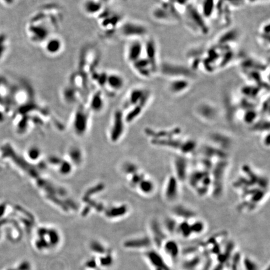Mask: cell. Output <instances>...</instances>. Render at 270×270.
Wrapping results in <instances>:
<instances>
[{"instance_id": "cell-1", "label": "cell", "mask_w": 270, "mask_h": 270, "mask_svg": "<svg viewBox=\"0 0 270 270\" xmlns=\"http://www.w3.org/2000/svg\"><path fill=\"white\" fill-rule=\"evenodd\" d=\"M150 140L153 145L176 151L180 155L187 157L195 152L198 148L197 142L193 139L183 140L180 137H174Z\"/></svg>"}, {"instance_id": "cell-2", "label": "cell", "mask_w": 270, "mask_h": 270, "mask_svg": "<svg viewBox=\"0 0 270 270\" xmlns=\"http://www.w3.org/2000/svg\"><path fill=\"white\" fill-rule=\"evenodd\" d=\"M101 60V53L94 45H87L81 49L79 55L78 71L89 77L98 68Z\"/></svg>"}, {"instance_id": "cell-3", "label": "cell", "mask_w": 270, "mask_h": 270, "mask_svg": "<svg viewBox=\"0 0 270 270\" xmlns=\"http://www.w3.org/2000/svg\"><path fill=\"white\" fill-rule=\"evenodd\" d=\"M229 159H220L215 162L210 171L211 188L210 193L214 198H221L224 189V180L229 167Z\"/></svg>"}, {"instance_id": "cell-4", "label": "cell", "mask_w": 270, "mask_h": 270, "mask_svg": "<svg viewBox=\"0 0 270 270\" xmlns=\"http://www.w3.org/2000/svg\"><path fill=\"white\" fill-rule=\"evenodd\" d=\"M149 33V30L145 25L133 20H123L116 30L114 36L117 35L124 40H142Z\"/></svg>"}, {"instance_id": "cell-5", "label": "cell", "mask_w": 270, "mask_h": 270, "mask_svg": "<svg viewBox=\"0 0 270 270\" xmlns=\"http://www.w3.org/2000/svg\"><path fill=\"white\" fill-rule=\"evenodd\" d=\"M183 16H184L187 27L194 33L205 35L209 33L206 19L201 14L200 10L192 4H188L186 6Z\"/></svg>"}, {"instance_id": "cell-6", "label": "cell", "mask_w": 270, "mask_h": 270, "mask_svg": "<svg viewBox=\"0 0 270 270\" xmlns=\"http://www.w3.org/2000/svg\"><path fill=\"white\" fill-rule=\"evenodd\" d=\"M159 73L168 79H189L195 78V71L190 66L172 62L165 61L159 63Z\"/></svg>"}, {"instance_id": "cell-7", "label": "cell", "mask_w": 270, "mask_h": 270, "mask_svg": "<svg viewBox=\"0 0 270 270\" xmlns=\"http://www.w3.org/2000/svg\"><path fill=\"white\" fill-rule=\"evenodd\" d=\"M98 23L102 30L103 36L106 38H111L114 36L116 30L123 21L122 17L116 13L105 9L97 17Z\"/></svg>"}, {"instance_id": "cell-8", "label": "cell", "mask_w": 270, "mask_h": 270, "mask_svg": "<svg viewBox=\"0 0 270 270\" xmlns=\"http://www.w3.org/2000/svg\"><path fill=\"white\" fill-rule=\"evenodd\" d=\"M152 92L146 88L142 87H135L128 92L126 101L125 107L129 109L134 106L143 104L148 105L152 99Z\"/></svg>"}, {"instance_id": "cell-9", "label": "cell", "mask_w": 270, "mask_h": 270, "mask_svg": "<svg viewBox=\"0 0 270 270\" xmlns=\"http://www.w3.org/2000/svg\"><path fill=\"white\" fill-rule=\"evenodd\" d=\"M130 66L135 74L142 79H150L159 73L157 69L143 57L131 64Z\"/></svg>"}, {"instance_id": "cell-10", "label": "cell", "mask_w": 270, "mask_h": 270, "mask_svg": "<svg viewBox=\"0 0 270 270\" xmlns=\"http://www.w3.org/2000/svg\"><path fill=\"white\" fill-rule=\"evenodd\" d=\"M41 46L42 47L43 51L47 55L55 57L60 55L64 51V43L60 36L52 34L47 38Z\"/></svg>"}, {"instance_id": "cell-11", "label": "cell", "mask_w": 270, "mask_h": 270, "mask_svg": "<svg viewBox=\"0 0 270 270\" xmlns=\"http://www.w3.org/2000/svg\"><path fill=\"white\" fill-rule=\"evenodd\" d=\"M174 175L180 183L187 181L190 170L189 160L187 156L183 155H177L174 158Z\"/></svg>"}, {"instance_id": "cell-12", "label": "cell", "mask_w": 270, "mask_h": 270, "mask_svg": "<svg viewBox=\"0 0 270 270\" xmlns=\"http://www.w3.org/2000/svg\"><path fill=\"white\" fill-rule=\"evenodd\" d=\"M144 42L142 40L129 41L125 50V59L129 64H133L143 56Z\"/></svg>"}, {"instance_id": "cell-13", "label": "cell", "mask_w": 270, "mask_h": 270, "mask_svg": "<svg viewBox=\"0 0 270 270\" xmlns=\"http://www.w3.org/2000/svg\"><path fill=\"white\" fill-rule=\"evenodd\" d=\"M180 181L172 175L166 180L165 189H164V197L166 202L174 204L180 196Z\"/></svg>"}, {"instance_id": "cell-14", "label": "cell", "mask_w": 270, "mask_h": 270, "mask_svg": "<svg viewBox=\"0 0 270 270\" xmlns=\"http://www.w3.org/2000/svg\"><path fill=\"white\" fill-rule=\"evenodd\" d=\"M144 256L154 270H171L165 256L153 248L146 250Z\"/></svg>"}, {"instance_id": "cell-15", "label": "cell", "mask_w": 270, "mask_h": 270, "mask_svg": "<svg viewBox=\"0 0 270 270\" xmlns=\"http://www.w3.org/2000/svg\"><path fill=\"white\" fill-rule=\"evenodd\" d=\"M196 115L202 120L211 122L218 118V109L215 105L209 102H201L195 108Z\"/></svg>"}, {"instance_id": "cell-16", "label": "cell", "mask_w": 270, "mask_h": 270, "mask_svg": "<svg viewBox=\"0 0 270 270\" xmlns=\"http://www.w3.org/2000/svg\"><path fill=\"white\" fill-rule=\"evenodd\" d=\"M126 85L124 76L116 72L108 73L104 90L110 94H115L122 91Z\"/></svg>"}, {"instance_id": "cell-17", "label": "cell", "mask_w": 270, "mask_h": 270, "mask_svg": "<svg viewBox=\"0 0 270 270\" xmlns=\"http://www.w3.org/2000/svg\"><path fill=\"white\" fill-rule=\"evenodd\" d=\"M145 133L150 140H161L166 138L179 137L182 133V129L180 127H174L170 129L147 128Z\"/></svg>"}, {"instance_id": "cell-18", "label": "cell", "mask_w": 270, "mask_h": 270, "mask_svg": "<svg viewBox=\"0 0 270 270\" xmlns=\"http://www.w3.org/2000/svg\"><path fill=\"white\" fill-rule=\"evenodd\" d=\"M159 71V64L158 58V45L153 38H149L144 42L143 56Z\"/></svg>"}, {"instance_id": "cell-19", "label": "cell", "mask_w": 270, "mask_h": 270, "mask_svg": "<svg viewBox=\"0 0 270 270\" xmlns=\"http://www.w3.org/2000/svg\"><path fill=\"white\" fill-rule=\"evenodd\" d=\"M192 79H174L168 81L167 90L170 94L180 95L190 89Z\"/></svg>"}, {"instance_id": "cell-20", "label": "cell", "mask_w": 270, "mask_h": 270, "mask_svg": "<svg viewBox=\"0 0 270 270\" xmlns=\"http://www.w3.org/2000/svg\"><path fill=\"white\" fill-rule=\"evenodd\" d=\"M151 238H152L153 245L157 248H160L164 241L168 238L167 233L160 223L157 220L151 222L150 225Z\"/></svg>"}, {"instance_id": "cell-21", "label": "cell", "mask_w": 270, "mask_h": 270, "mask_svg": "<svg viewBox=\"0 0 270 270\" xmlns=\"http://www.w3.org/2000/svg\"><path fill=\"white\" fill-rule=\"evenodd\" d=\"M89 83L88 77L78 70L71 73L69 77L68 85L83 94L88 90Z\"/></svg>"}, {"instance_id": "cell-22", "label": "cell", "mask_w": 270, "mask_h": 270, "mask_svg": "<svg viewBox=\"0 0 270 270\" xmlns=\"http://www.w3.org/2000/svg\"><path fill=\"white\" fill-rule=\"evenodd\" d=\"M81 8L84 14L92 18H97L106 9L100 0H86L82 4Z\"/></svg>"}, {"instance_id": "cell-23", "label": "cell", "mask_w": 270, "mask_h": 270, "mask_svg": "<svg viewBox=\"0 0 270 270\" xmlns=\"http://www.w3.org/2000/svg\"><path fill=\"white\" fill-rule=\"evenodd\" d=\"M153 241L150 236H143L129 239L124 243V247L131 250H148L153 248Z\"/></svg>"}, {"instance_id": "cell-24", "label": "cell", "mask_w": 270, "mask_h": 270, "mask_svg": "<svg viewBox=\"0 0 270 270\" xmlns=\"http://www.w3.org/2000/svg\"><path fill=\"white\" fill-rule=\"evenodd\" d=\"M209 140L212 145L217 146L222 150L228 152L232 146V138L226 134L222 132H213L209 136Z\"/></svg>"}, {"instance_id": "cell-25", "label": "cell", "mask_w": 270, "mask_h": 270, "mask_svg": "<svg viewBox=\"0 0 270 270\" xmlns=\"http://www.w3.org/2000/svg\"><path fill=\"white\" fill-rule=\"evenodd\" d=\"M202 155L204 157L208 158L213 161L220 160V159H228V153L222 150L212 144H206L202 147Z\"/></svg>"}, {"instance_id": "cell-26", "label": "cell", "mask_w": 270, "mask_h": 270, "mask_svg": "<svg viewBox=\"0 0 270 270\" xmlns=\"http://www.w3.org/2000/svg\"><path fill=\"white\" fill-rule=\"evenodd\" d=\"M160 248L163 250L164 254H165L164 256L168 257L171 260H176L180 255V245H179L178 242L174 239H170L168 238L164 241Z\"/></svg>"}, {"instance_id": "cell-27", "label": "cell", "mask_w": 270, "mask_h": 270, "mask_svg": "<svg viewBox=\"0 0 270 270\" xmlns=\"http://www.w3.org/2000/svg\"><path fill=\"white\" fill-rule=\"evenodd\" d=\"M173 217L177 220L191 221L197 218L195 211L183 205H176L172 209Z\"/></svg>"}, {"instance_id": "cell-28", "label": "cell", "mask_w": 270, "mask_h": 270, "mask_svg": "<svg viewBox=\"0 0 270 270\" xmlns=\"http://www.w3.org/2000/svg\"><path fill=\"white\" fill-rule=\"evenodd\" d=\"M239 33L236 29H231L224 32L218 39L217 45L220 46L230 47L233 43H235L238 40Z\"/></svg>"}, {"instance_id": "cell-29", "label": "cell", "mask_w": 270, "mask_h": 270, "mask_svg": "<svg viewBox=\"0 0 270 270\" xmlns=\"http://www.w3.org/2000/svg\"><path fill=\"white\" fill-rule=\"evenodd\" d=\"M108 72L103 71L95 70L88 77L90 83L96 86L97 89L103 91L107 81Z\"/></svg>"}, {"instance_id": "cell-30", "label": "cell", "mask_w": 270, "mask_h": 270, "mask_svg": "<svg viewBox=\"0 0 270 270\" xmlns=\"http://www.w3.org/2000/svg\"><path fill=\"white\" fill-rule=\"evenodd\" d=\"M82 95H83V94L68 85V84L64 86L62 91V98L67 103L75 102L78 99L83 96Z\"/></svg>"}, {"instance_id": "cell-31", "label": "cell", "mask_w": 270, "mask_h": 270, "mask_svg": "<svg viewBox=\"0 0 270 270\" xmlns=\"http://www.w3.org/2000/svg\"><path fill=\"white\" fill-rule=\"evenodd\" d=\"M90 109L95 112H99L104 106V98L102 90L97 89L92 94L90 100Z\"/></svg>"}, {"instance_id": "cell-32", "label": "cell", "mask_w": 270, "mask_h": 270, "mask_svg": "<svg viewBox=\"0 0 270 270\" xmlns=\"http://www.w3.org/2000/svg\"><path fill=\"white\" fill-rule=\"evenodd\" d=\"M217 0H203L200 12L205 19L210 18L217 10Z\"/></svg>"}, {"instance_id": "cell-33", "label": "cell", "mask_w": 270, "mask_h": 270, "mask_svg": "<svg viewBox=\"0 0 270 270\" xmlns=\"http://www.w3.org/2000/svg\"><path fill=\"white\" fill-rule=\"evenodd\" d=\"M137 188L142 194L146 196H150L154 193L156 190V185L152 180L145 177L140 181Z\"/></svg>"}, {"instance_id": "cell-34", "label": "cell", "mask_w": 270, "mask_h": 270, "mask_svg": "<svg viewBox=\"0 0 270 270\" xmlns=\"http://www.w3.org/2000/svg\"><path fill=\"white\" fill-rule=\"evenodd\" d=\"M10 49V40L8 34L0 32V64L5 59Z\"/></svg>"}, {"instance_id": "cell-35", "label": "cell", "mask_w": 270, "mask_h": 270, "mask_svg": "<svg viewBox=\"0 0 270 270\" xmlns=\"http://www.w3.org/2000/svg\"><path fill=\"white\" fill-rule=\"evenodd\" d=\"M176 235H178L179 236L185 239H189L193 237L191 226H190V221H186V220L179 221Z\"/></svg>"}, {"instance_id": "cell-36", "label": "cell", "mask_w": 270, "mask_h": 270, "mask_svg": "<svg viewBox=\"0 0 270 270\" xmlns=\"http://www.w3.org/2000/svg\"><path fill=\"white\" fill-rule=\"evenodd\" d=\"M250 130L256 133H267L270 130V122L269 119H258L254 124L250 127Z\"/></svg>"}, {"instance_id": "cell-37", "label": "cell", "mask_w": 270, "mask_h": 270, "mask_svg": "<svg viewBox=\"0 0 270 270\" xmlns=\"http://www.w3.org/2000/svg\"><path fill=\"white\" fill-rule=\"evenodd\" d=\"M190 226L193 236H198L203 234L206 230V225L204 220L197 218L190 221Z\"/></svg>"}, {"instance_id": "cell-38", "label": "cell", "mask_w": 270, "mask_h": 270, "mask_svg": "<svg viewBox=\"0 0 270 270\" xmlns=\"http://www.w3.org/2000/svg\"><path fill=\"white\" fill-rule=\"evenodd\" d=\"M178 223V220L174 217H167L164 220L162 226L167 234L174 235L176 234Z\"/></svg>"}, {"instance_id": "cell-39", "label": "cell", "mask_w": 270, "mask_h": 270, "mask_svg": "<svg viewBox=\"0 0 270 270\" xmlns=\"http://www.w3.org/2000/svg\"><path fill=\"white\" fill-rule=\"evenodd\" d=\"M260 41L263 46L267 47L269 48L270 44V22L267 21L261 26L260 30Z\"/></svg>"}, {"instance_id": "cell-40", "label": "cell", "mask_w": 270, "mask_h": 270, "mask_svg": "<svg viewBox=\"0 0 270 270\" xmlns=\"http://www.w3.org/2000/svg\"><path fill=\"white\" fill-rule=\"evenodd\" d=\"M259 118V113L254 109L245 110L242 116L243 122L248 126H251Z\"/></svg>"}, {"instance_id": "cell-41", "label": "cell", "mask_w": 270, "mask_h": 270, "mask_svg": "<svg viewBox=\"0 0 270 270\" xmlns=\"http://www.w3.org/2000/svg\"><path fill=\"white\" fill-rule=\"evenodd\" d=\"M240 260L243 270H260L258 263L251 257L244 256Z\"/></svg>"}, {"instance_id": "cell-42", "label": "cell", "mask_w": 270, "mask_h": 270, "mask_svg": "<svg viewBox=\"0 0 270 270\" xmlns=\"http://www.w3.org/2000/svg\"><path fill=\"white\" fill-rule=\"evenodd\" d=\"M91 248L96 253H98V254H104L105 252V248L103 247L102 245H100V243H97V242H94L91 246Z\"/></svg>"}, {"instance_id": "cell-43", "label": "cell", "mask_w": 270, "mask_h": 270, "mask_svg": "<svg viewBox=\"0 0 270 270\" xmlns=\"http://www.w3.org/2000/svg\"><path fill=\"white\" fill-rule=\"evenodd\" d=\"M17 0H0V5L5 8H12L16 3Z\"/></svg>"}, {"instance_id": "cell-44", "label": "cell", "mask_w": 270, "mask_h": 270, "mask_svg": "<svg viewBox=\"0 0 270 270\" xmlns=\"http://www.w3.org/2000/svg\"><path fill=\"white\" fill-rule=\"evenodd\" d=\"M270 143V133H265V135L263 138L262 143L265 147L269 148Z\"/></svg>"}, {"instance_id": "cell-45", "label": "cell", "mask_w": 270, "mask_h": 270, "mask_svg": "<svg viewBox=\"0 0 270 270\" xmlns=\"http://www.w3.org/2000/svg\"><path fill=\"white\" fill-rule=\"evenodd\" d=\"M264 270H270V265H268L267 269H265Z\"/></svg>"}]
</instances>
